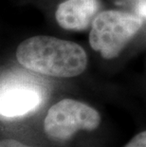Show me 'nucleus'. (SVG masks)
I'll list each match as a JSON object with an SVG mask.
<instances>
[{
    "mask_svg": "<svg viewBox=\"0 0 146 147\" xmlns=\"http://www.w3.org/2000/svg\"><path fill=\"white\" fill-rule=\"evenodd\" d=\"M142 26L139 15L120 11H105L99 13L91 24L89 43L94 51L105 59H112Z\"/></svg>",
    "mask_w": 146,
    "mask_h": 147,
    "instance_id": "2",
    "label": "nucleus"
},
{
    "mask_svg": "<svg viewBox=\"0 0 146 147\" xmlns=\"http://www.w3.org/2000/svg\"><path fill=\"white\" fill-rule=\"evenodd\" d=\"M101 123L99 112L73 99H64L49 108L44 131L49 139L58 142L70 140L80 130L93 131Z\"/></svg>",
    "mask_w": 146,
    "mask_h": 147,
    "instance_id": "3",
    "label": "nucleus"
},
{
    "mask_svg": "<svg viewBox=\"0 0 146 147\" xmlns=\"http://www.w3.org/2000/svg\"><path fill=\"white\" fill-rule=\"evenodd\" d=\"M137 11L141 17H146V0H139L137 6Z\"/></svg>",
    "mask_w": 146,
    "mask_h": 147,
    "instance_id": "8",
    "label": "nucleus"
},
{
    "mask_svg": "<svg viewBox=\"0 0 146 147\" xmlns=\"http://www.w3.org/2000/svg\"><path fill=\"white\" fill-rule=\"evenodd\" d=\"M0 147H33V146L24 144V143L18 142V140H15L12 139H5L1 140Z\"/></svg>",
    "mask_w": 146,
    "mask_h": 147,
    "instance_id": "7",
    "label": "nucleus"
},
{
    "mask_svg": "<svg viewBox=\"0 0 146 147\" xmlns=\"http://www.w3.org/2000/svg\"><path fill=\"white\" fill-rule=\"evenodd\" d=\"M42 102L41 90L33 84H2L0 95V113L2 117H22L36 110Z\"/></svg>",
    "mask_w": 146,
    "mask_h": 147,
    "instance_id": "4",
    "label": "nucleus"
},
{
    "mask_svg": "<svg viewBox=\"0 0 146 147\" xmlns=\"http://www.w3.org/2000/svg\"><path fill=\"white\" fill-rule=\"evenodd\" d=\"M99 9V0H67L58 6L55 17L65 30H83L92 24Z\"/></svg>",
    "mask_w": 146,
    "mask_h": 147,
    "instance_id": "5",
    "label": "nucleus"
},
{
    "mask_svg": "<svg viewBox=\"0 0 146 147\" xmlns=\"http://www.w3.org/2000/svg\"><path fill=\"white\" fill-rule=\"evenodd\" d=\"M16 58L27 69L59 78L78 76L87 65V56L80 45L52 36L26 39L18 46Z\"/></svg>",
    "mask_w": 146,
    "mask_h": 147,
    "instance_id": "1",
    "label": "nucleus"
},
{
    "mask_svg": "<svg viewBox=\"0 0 146 147\" xmlns=\"http://www.w3.org/2000/svg\"><path fill=\"white\" fill-rule=\"evenodd\" d=\"M124 147H146V131L136 135Z\"/></svg>",
    "mask_w": 146,
    "mask_h": 147,
    "instance_id": "6",
    "label": "nucleus"
}]
</instances>
